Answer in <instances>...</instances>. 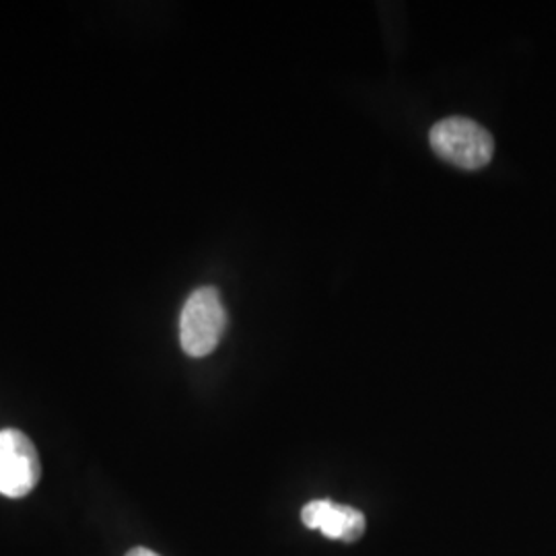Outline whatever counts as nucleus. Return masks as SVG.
Returning a JSON list of instances; mask_svg holds the SVG:
<instances>
[{
  "instance_id": "obj_1",
  "label": "nucleus",
  "mask_w": 556,
  "mask_h": 556,
  "mask_svg": "<svg viewBox=\"0 0 556 556\" xmlns=\"http://www.w3.org/2000/svg\"><path fill=\"white\" fill-rule=\"evenodd\" d=\"M429 142L441 160L468 172L489 165L495 153L491 132L464 116L439 119L429 132Z\"/></svg>"
},
{
  "instance_id": "obj_2",
  "label": "nucleus",
  "mask_w": 556,
  "mask_h": 556,
  "mask_svg": "<svg viewBox=\"0 0 556 556\" xmlns=\"http://www.w3.org/2000/svg\"><path fill=\"white\" fill-rule=\"evenodd\" d=\"M227 328V312L215 287L197 289L179 316V342L186 355L200 358L219 346Z\"/></svg>"
},
{
  "instance_id": "obj_3",
  "label": "nucleus",
  "mask_w": 556,
  "mask_h": 556,
  "mask_svg": "<svg viewBox=\"0 0 556 556\" xmlns=\"http://www.w3.org/2000/svg\"><path fill=\"white\" fill-rule=\"evenodd\" d=\"M40 456L31 439L17 429L0 431V495H29L40 480Z\"/></svg>"
},
{
  "instance_id": "obj_4",
  "label": "nucleus",
  "mask_w": 556,
  "mask_h": 556,
  "mask_svg": "<svg viewBox=\"0 0 556 556\" xmlns=\"http://www.w3.org/2000/svg\"><path fill=\"white\" fill-rule=\"evenodd\" d=\"M301 519L309 530H319L324 536L342 542H357L367 530L365 516L358 509L338 505L328 498L307 503L301 511Z\"/></svg>"
},
{
  "instance_id": "obj_5",
  "label": "nucleus",
  "mask_w": 556,
  "mask_h": 556,
  "mask_svg": "<svg viewBox=\"0 0 556 556\" xmlns=\"http://www.w3.org/2000/svg\"><path fill=\"white\" fill-rule=\"evenodd\" d=\"M126 556H160L157 553H153V551H149V548H132L130 553Z\"/></svg>"
}]
</instances>
